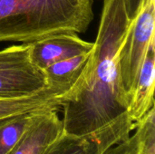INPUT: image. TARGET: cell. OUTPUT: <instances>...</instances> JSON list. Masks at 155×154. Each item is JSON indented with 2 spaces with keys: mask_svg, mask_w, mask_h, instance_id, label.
I'll list each match as a JSON object with an SVG mask.
<instances>
[{
  "mask_svg": "<svg viewBox=\"0 0 155 154\" xmlns=\"http://www.w3.org/2000/svg\"><path fill=\"white\" fill-rule=\"evenodd\" d=\"M138 136V135H137ZM129 154H138V143L133 148V150L130 152V153Z\"/></svg>",
  "mask_w": 155,
  "mask_h": 154,
  "instance_id": "9a60e30c",
  "label": "cell"
},
{
  "mask_svg": "<svg viewBox=\"0 0 155 154\" xmlns=\"http://www.w3.org/2000/svg\"><path fill=\"white\" fill-rule=\"evenodd\" d=\"M134 130V123L128 113L104 127L85 135L62 133L44 154H103L112 146L128 139Z\"/></svg>",
  "mask_w": 155,
  "mask_h": 154,
  "instance_id": "5b68a950",
  "label": "cell"
},
{
  "mask_svg": "<svg viewBox=\"0 0 155 154\" xmlns=\"http://www.w3.org/2000/svg\"><path fill=\"white\" fill-rule=\"evenodd\" d=\"M30 59L42 70L51 64L91 52L94 44L80 38L74 33H61L30 43Z\"/></svg>",
  "mask_w": 155,
  "mask_h": 154,
  "instance_id": "8992f818",
  "label": "cell"
},
{
  "mask_svg": "<svg viewBox=\"0 0 155 154\" xmlns=\"http://www.w3.org/2000/svg\"><path fill=\"white\" fill-rule=\"evenodd\" d=\"M35 113L37 112L22 113L0 120V154L11 152L29 127Z\"/></svg>",
  "mask_w": 155,
  "mask_h": 154,
  "instance_id": "8fae6325",
  "label": "cell"
},
{
  "mask_svg": "<svg viewBox=\"0 0 155 154\" xmlns=\"http://www.w3.org/2000/svg\"><path fill=\"white\" fill-rule=\"evenodd\" d=\"M143 1L144 0H124L127 15L130 19H133L135 16Z\"/></svg>",
  "mask_w": 155,
  "mask_h": 154,
  "instance_id": "5bb4252c",
  "label": "cell"
},
{
  "mask_svg": "<svg viewBox=\"0 0 155 154\" xmlns=\"http://www.w3.org/2000/svg\"><path fill=\"white\" fill-rule=\"evenodd\" d=\"M134 131L138 135V154H155L154 107L134 123Z\"/></svg>",
  "mask_w": 155,
  "mask_h": 154,
  "instance_id": "7c38bea8",
  "label": "cell"
},
{
  "mask_svg": "<svg viewBox=\"0 0 155 154\" xmlns=\"http://www.w3.org/2000/svg\"><path fill=\"white\" fill-rule=\"evenodd\" d=\"M154 25L155 0H144L131 19L120 50L121 78L128 97L149 49L155 45Z\"/></svg>",
  "mask_w": 155,
  "mask_h": 154,
  "instance_id": "277c9868",
  "label": "cell"
},
{
  "mask_svg": "<svg viewBox=\"0 0 155 154\" xmlns=\"http://www.w3.org/2000/svg\"><path fill=\"white\" fill-rule=\"evenodd\" d=\"M130 23L124 0H104L85 78L62 105L64 133H91L127 112L129 97L122 83L119 56Z\"/></svg>",
  "mask_w": 155,
  "mask_h": 154,
  "instance_id": "6da1fadb",
  "label": "cell"
},
{
  "mask_svg": "<svg viewBox=\"0 0 155 154\" xmlns=\"http://www.w3.org/2000/svg\"><path fill=\"white\" fill-rule=\"evenodd\" d=\"M137 143H138V136L134 131V134H131V136L128 139L112 146L103 154H129Z\"/></svg>",
  "mask_w": 155,
  "mask_h": 154,
  "instance_id": "4fadbf2b",
  "label": "cell"
},
{
  "mask_svg": "<svg viewBox=\"0 0 155 154\" xmlns=\"http://www.w3.org/2000/svg\"><path fill=\"white\" fill-rule=\"evenodd\" d=\"M92 52L74 55L56 62L44 71L50 84H70L78 82L84 75Z\"/></svg>",
  "mask_w": 155,
  "mask_h": 154,
  "instance_id": "30bf717a",
  "label": "cell"
},
{
  "mask_svg": "<svg viewBox=\"0 0 155 154\" xmlns=\"http://www.w3.org/2000/svg\"><path fill=\"white\" fill-rule=\"evenodd\" d=\"M155 45H153L145 57L136 80L129 93L127 113L134 123L141 120L154 107Z\"/></svg>",
  "mask_w": 155,
  "mask_h": 154,
  "instance_id": "9c48e42d",
  "label": "cell"
},
{
  "mask_svg": "<svg viewBox=\"0 0 155 154\" xmlns=\"http://www.w3.org/2000/svg\"><path fill=\"white\" fill-rule=\"evenodd\" d=\"M81 81V80H79ZM70 84H50L44 90L19 98L0 99V120L33 112L59 110L80 82Z\"/></svg>",
  "mask_w": 155,
  "mask_h": 154,
  "instance_id": "52a82bcc",
  "label": "cell"
},
{
  "mask_svg": "<svg viewBox=\"0 0 155 154\" xmlns=\"http://www.w3.org/2000/svg\"><path fill=\"white\" fill-rule=\"evenodd\" d=\"M94 0H0V42L28 44L61 33H84Z\"/></svg>",
  "mask_w": 155,
  "mask_h": 154,
  "instance_id": "7a4b0ae2",
  "label": "cell"
},
{
  "mask_svg": "<svg viewBox=\"0 0 155 154\" xmlns=\"http://www.w3.org/2000/svg\"><path fill=\"white\" fill-rule=\"evenodd\" d=\"M30 48L28 43L0 50V99L29 96L50 85L45 71L32 63Z\"/></svg>",
  "mask_w": 155,
  "mask_h": 154,
  "instance_id": "3957f363",
  "label": "cell"
},
{
  "mask_svg": "<svg viewBox=\"0 0 155 154\" xmlns=\"http://www.w3.org/2000/svg\"><path fill=\"white\" fill-rule=\"evenodd\" d=\"M58 110H44L35 113L22 138L9 154H44L63 133Z\"/></svg>",
  "mask_w": 155,
  "mask_h": 154,
  "instance_id": "ba28073f",
  "label": "cell"
}]
</instances>
